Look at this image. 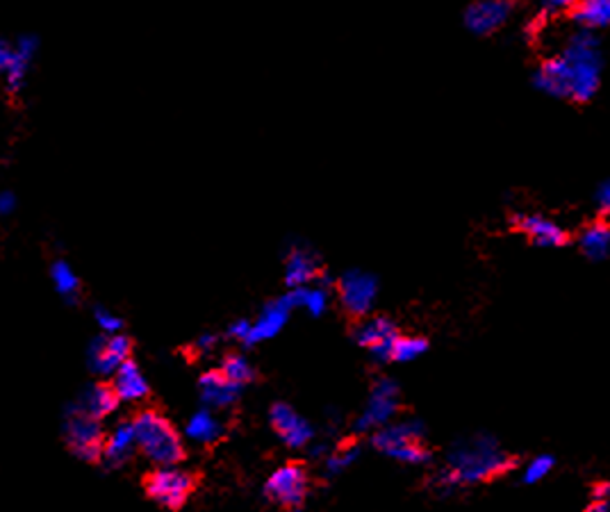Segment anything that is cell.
<instances>
[{
	"label": "cell",
	"instance_id": "13",
	"mask_svg": "<svg viewBox=\"0 0 610 512\" xmlns=\"http://www.w3.org/2000/svg\"><path fill=\"white\" fill-rule=\"evenodd\" d=\"M294 307L296 303L294 298H292L290 291H287L285 297L274 298V301L267 303V306L262 307L260 315H258L256 322L250 323V331L244 341V347H256L260 341H267L271 340V337L278 335V332L283 331V326L287 323V319H290Z\"/></svg>",
	"mask_w": 610,
	"mask_h": 512
},
{
	"label": "cell",
	"instance_id": "31",
	"mask_svg": "<svg viewBox=\"0 0 610 512\" xmlns=\"http://www.w3.org/2000/svg\"><path fill=\"white\" fill-rule=\"evenodd\" d=\"M96 322H98L100 331H106L107 335H114V332L121 331V326H123V322H121L119 316L103 310V307H96Z\"/></svg>",
	"mask_w": 610,
	"mask_h": 512
},
{
	"label": "cell",
	"instance_id": "29",
	"mask_svg": "<svg viewBox=\"0 0 610 512\" xmlns=\"http://www.w3.org/2000/svg\"><path fill=\"white\" fill-rule=\"evenodd\" d=\"M428 351V340L421 335H399L392 351V362H415Z\"/></svg>",
	"mask_w": 610,
	"mask_h": 512
},
{
	"label": "cell",
	"instance_id": "25",
	"mask_svg": "<svg viewBox=\"0 0 610 512\" xmlns=\"http://www.w3.org/2000/svg\"><path fill=\"white\" fill-rule=\"evenodd\" d=\"M185 432L190 440H194L199 444H215L224 435V424L212 415L210 407H203L196 415H191V419L185 426Z\"/></svg>",
	"mask_w": 610,
	"mask_h": 512
},
{
	"label": "cell",
	"instance_id": "10",
	"mask_svg": "<svg viewBox=\"0 0 610 512\" xmlns=\"http://www.w3.org/2000/svg\"><path fill=\"white\" fill-rule=\"evenodd\" d=\"M269 422L290 449H308L315 442V426L301 417L290 403H274L269 410Z\"/></svg>",
	"mask_w": 610,
	"mask_h": 512
},
{
	"label": "cell",
	"instance_id": "15",
	"mask_svg": "<svg viewBox=\"0 0 610 512\" xmlns=\"http://www.w3.org/2000/svg\"><path fill=\"white\" fill-rule=\"evenodd\" d=\"M426 440V426L419 419H399V422H390L383 428L371 432V447L380 453H390L394 449L403 447L411 442H424Z\"/></svg>",
	"mask_w": 610,
	"mask_h": 512
},
{
	"label": "cell",
	"instance_id": "12",
	"mask_svg": "<svg viewBox=\"0 0 610 512\" xmlns=\"http://www.w3.org/2000/svg\"><path fill=\"white\" fill-rule=\"evenodd\" d=\"M513 10H515L513 0H474L465 12V26L479 37L495 35L508 23Z\"/></svg>",
	"mask_w": 610,
	"mask_h": 512
},
{
	"label": "cell",
	"instance_id": "30",
	"mask_svg": "<svg viewBox=\"0 0 610 512\" xmlns=\"http://www.w3.org/2000/svg\"><path fill=\"white\" fill-rule=\"evenodd\" d=\"M555 467V457L551 453H542V456H536L533 460H529V465L524 467V474H521V483L524 485H536V483H542Z\"/></svg>",
	"mask_w": 610,
	"mask_h": 512
},
{
	"label": "cell",
	"instance_id": "24",
	"mask_svg": "<svg viewBox=\"0 0 610 512\" xmlns=\"http://www.w3.org/2000/svg\"><path fill=\"white\" fill-rule=\"evenodd\" d=\"M572 19L579 28L586 30H601L610 26V0H579L572 10Z\"/></svg>",
	"mask_w": 610,
	"mask_h": 512
},
{
	"label": "cell",
	"instance_id": "32",
	"mask_svg": "<svg viewBox=\"0 0 610 512\" xmlns=\"http://www.w3.org/2000/svg\"><path fill=\"white\" fill-rule=\"evenodd\" d=\"M597 207H599V212L604 216H610V180L601 182L599 189H597Z\"/></svg>",
	"mask_w": 610,
	"mask_h": 512
},
{
	"label": "cell",
	"instance_id": "19",
	"mask_svg": "<svg viewBox=\"0 0 610 512\" xmlns=\"http://www.w3.org/2000/svg\"><path fill=\"white\" fill-rule=\"evenodd\" d=\"M137 432L135 424L132 422H121L116 424L114 431L107 435L106 440V451H103V462L107 467H121L123 462L131 460L137 451Z\"/></svg>",
	"mask_w": 610,
	"mask_h": 512
},
{
	"label": "cell",
	"instance_id": "1",
	"mask_svg": "<svg viewBox=\"0 0 610 512\" xmlns=\"http://www.w3.org/2000/svg\"><path fill=\"white\" fill-rule=\"evenodd\" d=\"M515 467L517 456L505 451L496 437L479 432L467 440H458L446 451L442 467L428 478V487L437 497H453L462 487L495 481Z\"/></svg>",
	"mask_w": 610,
	"mask_h": 512
},
{
	"label": "cell",
	"instance_id": "37",
	"mask_svg": "<svg viewBox=\"0 0 610 512\" xmlns=\"http://www.w3.org/2000/svg\"><path fill=\"white\" fill-rule=\"evenodd\" d=\"M592 499H610V481H599L592 487Z\"/></svg>",
	"mask_w": 610,
	"mask_h": 512
},
{
	"label": "cell",
	"instance_id": "22",
	"mask_svg": "<svg viewBox=\"0 0 610 512\" xmlns=\"http://www.w3.org/2000/svg\"><path fill=\"white\" fill-rule=\"evenodd\" d=\"M112 385H114L121 401H141V399L148 397V382H146L144 374L140 372L132 357L116 369Z\"/></svg>",
	"mask_w": 610,
	"mask_h": 512
},
{
	"label": "cell",
	"instance_id": "17",
	"mask_svg": "<svg viewBox=\"0 0 610 512\" xmlns=\"http://www.w3.org/2000/svg\"><path fill=\"white\" fill-rule=\"evenodd\" d=\"M533 82L540 91L545 94L555 96V98H570V87H572V69L570 62L563 55L549 57L540 64V69L536 71Z\"/></svg>",
	"mask_w": 610,
	"mask_h": 512
},
{
	"label": "cell",
	"instance_id": "20",
	"mask_svg": "<svg viewBox=\"0 0 610 512\" xmlns=\"http://www.w3.org/2000/svg\"><path fill=\"white\" fill-rule=\"evenodd\" d=\"M37 51V39L35 37H23L19 39V44L14 46V57H12L10 66L3 73L5 78V89L7 94L19 96L21 89L25 85V76H28V69H30V62L35 57Z\"/></svg>",
	"mask_w": 610,
	"mask_h": 512
},
{
	"label": "cell",
	"instance_id": "8",
	"mask_svg": "<svg viewBox=\"0 0 610 512\" xmlns=\"http://www.w3.org/2000/svg\"><path fill=\"white\" fill-rule=\"evenodd\" d=\"M308 490H310V476L301 462H287V465L278 467L265 485L267 499L274 501L275 506H281L283 510L303 508Z\"/></svg>",
	"mask_w": 610,
	"mask_h": 512
},
{
	"label": "cell",
	"instance_id": "27",
	"mask_svg": "<svg viewBox=\"0 0 610 512\" xmlns=\"http://www.w3.org/2000/svg\"><path fill=\"white\" fill-rule=\"evenodd\" d=\"M50 278L55 282V290L60 291L66 301L75 303V298L80 297V281H78V276H75L73 269L69 266V262L64 260L53 262V266H50Z\"/></svg>",
	"mask_w": 610,
	"mask_h": 512
},
{
	"label": "cell",
	"instance_id": "38",
	"mask_svg": "<svg viewBox=\"0 0 610 512\" xmlns=\"http://www.w3.org/2000/svg\"><path fill=\"white\" fill-rule=\"evenodd\" d=\"M586 512H610V499H592Z\"/></svg>",
	"mask_w": 610,
	"mask_h": 512
},
{
	"label": "cell",
	"instance_id": "26",
	"mask_svg": "<svg viewBox=\"0 0 610 512\" xmlns=\"http://www.w3.org/2000/svg\"><path fill=\"white\" fill-rule=\"evenodd\" d=\"M362 447L355 440H346V442L337 444L335 449H330V453L326 456L324 462V476L326 478H335L340 474H344L346 469L353 465L358 457H360Z\"/></svg>",
	"mask_w": 610,
	"mask_h": 512
},
{
	"label": "cell",
	"instance_id": "40",
	"mask_svg": "<svg viewBox=\"0 0 610 512\" xmlns=\"http://www.w3.org/2000/svg\"><path fill=\"white\" fill-rule=\"evenodd\" d=\"M285 512H301V508H292V510H285Z\"/></svg>",
	"mask_w": 610,
	"mask_h": 512
},
{
	"label": "cell",
	"instance_id": "33",
	"mask_svg": "<svg viewBox=\"0 0 610 512\" xmlns=\"http://www.w3.org/2000/svg\"><path fill=\"white\" fill-rule=\"evenodd\" d=\"M215 344H216V337L215 335H200L199 340L191 344V351L196 353V356H203V353H208V351H212L215 348Z\"/></svg>",
	"mask_w": 610,
	"mask_h": 512
},
{
	"label": "cell",
	"instance_id": "11",
	"mask_svg": "<svg viewBox=\"0 0 610 512\" xmlns=\"http://www.w3.org/2000/svg\"><path fill=\"white\" fill-rule=\"evenodd\" d=\"M132 340L128 335H100L91 341L89 347V367L94 374L100 376H110L116 369L123 365L125 360H131L132 356Z\"/></svg>",
	"mask_w": 610,
	"mask_h": 512
},
{
	"label": "cell",
	"instance_id": "5",
	"mask_svg": "<svg viewBox=\"0 0 610 512\" xmlns=\"http://www.w3.org/2000/svg\"><path fill=\"white\" fill-rule=\"evenodd\" d=\"M64 440L75 457L91 462V465L103 460V451H106L107 440L106 428H103L100 419L78 410L75 406H71L69 415H66Z\"/></svg>",
	"mask_w": 610,
	"mask_h": 512
},
{
	"label": "cell",
	"instance_id": "35",
	"mask_svg": "<svg viewBox=\"0 0 610 512\" xmlns=\"http://www.w3.org/2000/svg\"><path fill=\"white\" fill-rule=\"evenodd\" d=\"M249 331H250V322H246V319H240V322H235L231 326V337H235V340H240L241 344L246 341V337H249Z\"/></svg>",
	"mask_w": 610,
	"mask_h": 512
},
{
	"label": "cell",
	"instance_id": "23",
	"mask_svg": "<svg viewBox=\"0 0 610 512\" xmlns=\"http://www.w3.org/2000/svg\"><path fill=\"white\" fill-rule=\"evenodd\" d=\"M579 247L583 256L590 260L599 262L610 256V222L606 216L597 219V222L588 223L579 235Z\"/></svg>",
	"mask_w": 610,
	"mask_h": 512
},
{
	"label": "cell",
	"instance_id": "6",
	"mask_svg": "<svg viewBox=\"0 0 610 512\" xmlns=\"http://www.w3.org/2000/svg\"><path fill=\"white\" fill-rule=\"evenodd\" d=\"M401 412V392L396 381L387 376L376 378L374 385H371L369 399H367V406L362 410V415L355 419L353 432L355 435H367V432H374L378 428H383L385 424L394 422L396 415Z\"/></svg>",
	"mask_w": 610,
	"mask_h": 512
},
{
	"label": "cell",
	"instance_id": "34",
	"mask_svg": "<svg viewBox=\"0 0 610 512\" xmlns=\"http://www.w3.org/2000/svg\"><path fill=\"white\" fill-rule=\"evenodd\" d=\"M12 57H14V46L7 44L5 39H0V73H5Z\"/></svg>",
	"mask_w": 610,
	"mask_h": 512
},
{
	"label": "cell",
	"instance_id": "7",
	"mask_svg": "<svg viewBox=\"0 0 610 512\" xmlns=\"http://www.w3.org/2000/svg\"><path fill=\"white\" fill-rule=\"evenodd\" d=\"M342 310L353 319H365L374 310L378 298V278L369 272L351 269L335 282Z\"/></svg>",
	"mask_w": 610,
	"mask_h": 512
},
{
	"label": "cell",
	"instance_id": "3",
	"mask_svg": "<svg viewBox=\"0 0 610 512\" xmlns=\"http://www.w3.org/2000/svg\"><path fill=\"white\" fill-rule=\"evenodd\" d=\"M561 55L570 62L572 69L570 98L576 103L590 101L601 82V53L595 32L580 28L567 39Z\"/></svg>",
	"mask_w": 610,
	"mask_h": 512
},
{
	"label": "cell",
	"instance_id": "39",
	"mask_svg": "<svg viewBox=\"0 0 610 512\" xmlns=\"http://www.w3.org/2000/svg\"><path fill=\"white\" fill-rule=\"evenodd\" d=\"M546 5L551 10H574L579 5V0H546Z\"/></svg>",
	"mask_w": 610,
	"mask_h": 512
},
{
	"label": "cell",
	"instance_id": "14",
	"mask_svg": "<svg viewBox=\"0 0 610 512\" xmlns=\"http://www.w3.org/2000/svg\"><path fill=\"white\" fill-rule=\"evenodd\" d=\"M513 228H517L520 232H524L536 247L542 248H561L570 241L565 228H561L558 223H554L551 219L540 214H529V212H517L511 216Z\"/></svg>",
	"mask_w": 610,
	"mask_h": 512
},
{
	"label": "cell",
	"instance_id": "2",
	"mask_svg": "<svg viewBox=\"0 0 610 512\" xmlns=\"http://www.w3.org/2000/svg\"><path fill=\"white\" fill-rule=\"evenodd\" d=\"M137 447L157 467L181 465L187 457L181 432L157 410H141L135 419Z\"/></svg>",
	"mask_w": 610,
	"mask_h": 512
},
{
	"label": "cell",
	"instance_id": "28",
	"mask_svg": "<svg viewBox=\"0 0 610 512\" xmlns=\"http://www.w3.org/2000/svg\"><path fill=\"white\" fill-rule=\"evenodd\" d=\"M219 372L224 374L225 378H231L233 382H237V385H241V387L250 385V382L256 381V376H258L253 365H250L241 353H228V356H224Z\"/></svg>",
	"mask_w": 610,
	"mask_h": 512
},
{
	"label": "cell",
	"instance_id": "18",
	"mask_svg": "<svg viewBox=\"0 0 610 512\" xmlns=\"http://www.w3.org/2000/svg\"><path fill=\"white\" fill-rule=\"evenodd\" d=\"M199 392L208 407H231L240 401L241 385L225 378L216 369V372H206L199 378Z\"/></svg>",
	"mask_w": 610,
	"mask_h": 512
},
{
	"label": "cell",
	"instance_id": "16",
	"mask_svg": "<svg viewBox=\"0 0 610 512\" xmlns=\"http://www.w3.org/2000/svg\"><path fill=\"white\" fill-rule=\"evenodd\" d=\"M324 276V266L317 253L308 247H292L285 260V282L290 290L305 287Z\"/></svg>",
	"mask_w": 610,
	"mask_h": 512
},
{
	"label": "cell",
	"instance_id": "36",
	"mask_svg": "<svg viewBox=\"0 0 610 512\" xmlns=\"http://www.w3.org/2000/svg\"><path fill=\"white\" fill-rule=\"evenodd\" d=\"M16 207V197L12 191H0V214H12Z\"/></svg>",
	"mask_w": 610,
	"mask_h": 512
},
{
	"label": "cell",
	"instance_id": "4",
	"mask_svg": "<svg viewBox=\"0 0 610 512\" xmlns=\"http://www.w3.org/2000/svg\"><path fill=\"white\" fill-rule=\"evenodd\" d=\"M196 485H199V474L190 472V469H181L178 465L156 467L144 478L146 497L171 512H178L185 508V503L194 494Z\"/></svg>",
	"mask_w": 610,
	"mask_h": 512
},
{
	"label": "cell",
	"instance_id": "9",
	"mask_svg": "<svg viewBox=\"0 0 610 512\" xmlns=\"http://www.w3.org/2000/svg\"><path fill=\"white\" fill-rule=\"evenodd\" d=\"M399 337V328L385 315H369L358 322L353 328V340L358 347L367 348L371 360L376 365H387L392 362V351H394V341Z\"/></svg>",
	"mask_w": 610,
	"mask_h": 512
},
{
	"label": "cell",
	"instance_id": "21",
	"mask_svg": "<svg viewBox=\"0 0 610 512\" xmlns=\"http://www.w3.org/2000/svg\"><path fill=\"white\" fill-rule=\"evenodd\" d=\"M119 401L121 399L119 394H116L114 385H110V382H96V385H91L89 390L82 394L80 403H73V406L78 407V410L91 415V417L106 419L119 407Z\"/></svg>",
	"mask_w": 610,
	"mask_h": 512
}]
</instances>
